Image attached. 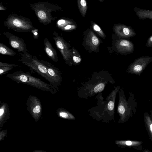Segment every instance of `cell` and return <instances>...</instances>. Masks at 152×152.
<instances>
[{
    "label": "cell",
    "instance_id": "cell-1",
    "mask_svg": "<svg viewBox=\"0 0 152 152\" xmlns=\"http://www.w3.org/2000/svg\"><path fill=\"white\" fill-rule=\"evenodd\" d=\"M120 89L117 86L107 97L105 101L100 93L96 97L97 99L96 106L89 109V115L98 121L108 123L114 120L115 106L117 94Z\"/></svg>",
    "mask_w": 152,
    "mask_h": 152
},
{
    "label": "cell",
    "instance_id": "cell-2",
    "mask_svg": "<svg viewBox=\"0 0 152 152\" xmlns=\"http://www.w3.org/2000/svg\"><path fill=\"white\" fill-rule=\"evenodd\" d=\"M18 61L28 67L32 72H36L44 78L57 91L61 84L48 73L45 65L35 56H32L28 52L19 54Z\"/></svg>",
    "mask_w": 152,
    "mask_h": 152
},
{
    "label": "cell",
    "instance_id": "cell-3",
    "mask_svg": "<svg viewBox=\"0 0 152 152\" xmlns=\"http://www.w3.org/2000/svg\"><path fill=\"white\" fill-rule=\"evenodd\" d=\"M6 77L17 83L30 86L53 94L57 91L50 84L47 83L41 79L32 76L30 72H25L19 69L7 74Z\"/></svg>",
    "mask_w": 152,
    "mask_h": 152
},
{
    "label": "cell",
    "instance_id": "cell-4",
    "mask_svg": "<svg viewBox=\"0 0 152 152\" xmlns=\"http://www.w3.org/2000/svg\"><path fill=\"white\" fill-rule=\"evenodd\" d=\"M119 101L117 106V113L120 118L119 123H123L127 121L135 114L136 111L137 103L133 94L129 93V96L127 100L123 88L118 91Z\"/></svg>",
    "mask_w": 152,
    "mask_h": 152
},
{
    "label": "cell",
    "instance_id": "cell-5",
    "mask_svg": "<svg viewBox=\"0 0 152 152\" xmlns=\"http://www.w3.org/2000/svg\"><path fill=\"white\" fill-rule=\"evenodd\" d=\"M152 61V57L143 56L135 59L128 66L127 72L140 75L147 65Z\"/></svg>",
    "mask_w": 152,
    "mask_h": 152
},
{
    "label": "cell",
    "instance_id": "cell-6",
    "mask_svg": "<svg viewBox=\"0 0 152 152\" xmlns=\"http://www.w3.org/2000/svg\"><path fill=\"white\" fill-rule=\"evenodd\" d=\"M53 39L57 48L60 52L62 57L67 64L68 63L72 56V52L69 49V44L62 36L56 32L53 34Z\"/></svg>",
    "mask_w": 152,
    "mask_h": 152
},
{
    "label": "cell",
    "instance_id": "cell-7",
    "mask_svg": "<svg viewBox=\"0 0 152 152\" xmlns=\"http://www.w3.org/2000/svg\"><path fill=\"white\" fill-rule=\"evenodd\" d=\"M27 110L36 121L40 118L42 114V107L39 99L37 97L30 96L26 103Z\"/></svg>",
    "mask_w": 152,
    "mask_h": 152
},
{
    "label": "cell",
    "instance_id": "cell-8",
    "mask_svg": "<svg viewBox=\"0 0 152 152\" xmlns=\"http://www.w3.org/2000/svg\"><path fill=\"white\" fill-rule=\"evenodd\" d=\"M9 40V44L17 51L26 53L28 52L26 45L23 39L9 32L3 33Z\"/></svg>",
    "mask_w": 152,
    "mask_h": 152
},
{
    "label": "cell",
    "instance_id": "cell-9",
    "mask_svg": "<svg viewBox=\"0 0 152 152\" xmlns=\"http://www.w3.org/2000/svg\"><path fill=\"white\" fill-rule=\"evenodd\" d=\"M113 29L115 33L120 37L129 38L136 35L132 28L122 24H114Z\"/></svg>",
    "mask_w": 152,
    "mask_h": 152
},
{
    "label": "cell",
    "instance_id": "cell-10",
    "mask_svg": "<svg viewBox=\"0 0 152 152\" xmlns=\"http://www.w3.org/2000/svg\"><path fill=\"white\" fill-rule=\"evenodd\" d=\"M116 46L118 51L122 54H130L133 53L134 50L133 43L131 41L125 39L117 40Z\"/></svg>",
    "mask_w": 152,
    "mask_h": 152
},
{
    "label": "cell",
    "instance_id": "cell-11",
    "mask_svg": "<svg viewBox=\"0 0 152 152\" xmlns=\"http://www.w3.org/2000/svg\"><path fill=\"white\" fill-rule=\"evenodd\" d=\"M40 61L46 67L48 74L61 84L62 80V73L59 69L47 61L42 60Z\"/></svg>",
    "mask_w": 152,
    "mask_h": 152
},
{
    "label": "cell",
    "instance_id": "cell-12",
    "mask_svg": "<svg viewBox=\"0 0 152 152\" xmlns=\"http://www.w3.org/2000/svg\"><path fill=\"white\" fill-rule=\"evenodd\" d=\"M44 50L48 56L52 61L57 62L58 61L57 53L56 49L48 39L45 38L43 39Z\"/></svg>",
    "mask_w": 152,
    "mask_h": 152
},
{
    "label": "cell",
    "instance_id": "cell-13",
    "mask_svg": "<svg viewBox=\"0 0 152 152\" xmlns=\"http://www.w3.org/2000/svg\"><path fill=\"white\" fill-rule=\"evenodd\" d=\"M87 32L86 40V44L92 50H95L99 45V40L91 29H88Z\"/></svg>",
    "mask_w": 152,
    "mask_h": 152
},
{
    "label": "cell",
    "instance_id": "cell-14",
    "mask_svg": "<svg viewBox=\"0 0 152 152\" xmlns=\"http://www.w3.org/2000/svg\"><path fill=\"white\" fill-rule=\"evenodd\" d=\"M115 143L122 147H131L138 150H142V142L141 141L131 140H117Z\"/></svg>",
    "mask_w": 152,
    "mask_h": 152
},
{
    "label": "cell",
    "instance_id": "cell-15",
    "mask_svg": "<svg viewBox=\"0 0 152 152\" xmlns=\"http://www.w3.org/2000/svg\"><path fill=\"white\" fill-rule=\"evenodd\" d=\"M10 111L8 105L3 103L1 105L0 108V126H3L4 124L9 118Z\"/></svg>",
    "mask_w": 152,
    "mask_h": 152
},
{
    "label": "cell",
    "instance_id": "cell-16",
    "mask_svg": "<svg viewBox=\"0 0 152 152\" xmlns=\"http://www.w3.org/2000/svg\"><path fill=\"white\" fill-rule=\"evenodd\" d=\"M133 10L139 19L147 18L152 20V10L141 9L136 7Z\"/></svg>",
    "mask_w": 152,
    "mask_h": 152
},
{
    "label": "cell",
    "instance_id": "cell-17",
    "mask_svg": "<svg viewBox=\"0 0 152 152\" xmlns=\"http://www.w3.org/2000/svg\"><path fill=\"white\" fill-rule=\"evenodd\" d=\"M145 127L150 139L152 141V120L149 113L146 112L144 114Z\"/></svg>",
    "mask_w": 152,
    "mask_h": 152
},
{
    "label": "cell",
    "instance_id": "cell-18",
    "mask_svg": "<svg viewBox=\"0 0 152 152\" xmlns=\"http://www.w3.org/2000/svg\"><path fill=\"white\" fill-rule=\"evenodd\" d=\"M0 53L11 56H14L17 54L15 51L1 42L0 43Z\"/></svg>",
    "mask_w": 152,
    "mask_h": 152
},
{
    "label": "cell",
    "instance_id": "cell-19",
    "mask_svg": "<svg viewBox=\"0 0 152 152\" xmlns=\"http://www.w3.org/2000/svg\"><path fill=\"white\" fill-rule=\"evenodd\" d=\"M57 113L58 116L61 118L71 120L75 119L73 115L65 109H58L57 110Z\"/></svg>",
    "mask_w": 152,
    "mask_h": 152
},
{
    "label": "cell",
    "instance_id": "cell-20",
    "mask_svg": "<svg viewBox=\"0 0 152 152\" xmlns=\"http://www.w3.org/2000/svg\"><path fill=\"white\" fill-rule=\"evenodd\" d=\"M77 5L81 15L83 18L85 17L88 9L86 0H77Z\"/></svg>",
    "mask_w": 152,
    "mask_h": 152
},
{
    "label": "cell",
    "instance_id": "cell-21",
    "mask_svg": "<svg viewBox=\"0 0 152 152\" xmlns=\"http://www.w3.org/2000/svg\"><path fill=\"white\" fill-rule=\"evenodd\" d=\"M91 25L93 30L96 32L101 37L104 38L105 35L101 28L96 23L93 21H91Z\"/></svg>",
    "mask_w": 152,
    "mask_h": 152
},
{
    "label": "cell",
    "instance_id": "cell-22",
    "mask_svg": "<svg viewBox=\"0 0 152 152\" xmlns=\"http://www.w3.org/2000/svg\"><path fill=\"white\" fill-rule=\"evenodd\" d=\"M13 67H10L5 66H0V75H3L7 73L8 71H10Z\"/></svg>",
    "mask_w": 152,
    "mask_h": 152
},
{
    "label": "cell",
    "instance_id": "cell-23",
    "mask_svg": "<svg viewBox=\"0 0 152 152\" xmlns=\"http://www.w3.org/2000/svg\"><path fill=\"white\" fill-rule=\"evenodd\" d=\"M77 27L76 24L68 25L61 29L64 30H70L75 29Z\"/></svg>",
    "mask_w": 152,
    "mask_h": 152
},
{
    "label": "cell",
    "instance_id": "cell-24",
    "mask_svg": "<svg viewBox=\"0 0 152 152\" xmlns=\"http://www.w3.org/2000/svg\"><path fill=\"white\" fill-rule=\"evenodd\" d=\"M5 66L10 67H16L20 66L18 65H17L13 64L8 63L4 62H2L1 61L0 62V66Z\"/></svg>",
    "mask_w": 152,
    "mask_h": 152
},
{
    "label": "cell",
    "instance_id": "cell-25",
    "mask_svg": "<svg viewBox=\"0 0 152 152\" xmlns=\"http://www.w3.org/2000/svg\"><path fill=\"white\" fill-rule=\"evenodd\" d=\"M145 46L147 48L152 47V35L148 38Z\"/></svg>",
    "mask_w": 152,
    "mask_h": 152
},
{
    "label": "cell",
    "instance_id": "cell-26",
    "mask_svg": "<svg viewBox=\"0 0 152 152\" xmlns=\"http://www.w3.org/2000/svg\"><path fill=\"white\" fill-rule=\"evenodd\" d=\"M73 59L74 61L76 63H79L81 60V58L76 55L73 56Z\"/></svg>",
    "mask_w": 152,
    "mask_h": 152
},
{
    "label": "cell",
    "instance_id": "cell-27",
    "mask_svg": "<svg viewBox=\"0 0 152 152\" xmlns=\"http://www.w3.org/2000/svg\"><path fill=\"white\" fill-rule=\"evenodd\" d=\"M7 131L5 130L2 131L0 132V140H1V139L4 138L5 136V134L7 133Z\"/></svg>",
    "mask_w": 152,
    "mask_h": 152
},
{
    "label": "cell",
    "instance_id": "cell-28",
    "mask_svg": "<svg viewBox=\"0 0 152 152\" xmlns=\"http://www.w3.org/2000/svg\"><path fill=\"white\" fill-rule=\"evenodd\" d=\"M152 120V110L150 111V114H149Z\"/></svg>",
    "mask_w": 152,
    "mask_h": 152
},
{
    "label": "cell",
    "instance_id": "cell-29",
    "mask_svg": "<svg viewBox=\"0 0 152 152\" xmlns=\"http://www.w3.org/2000/svg\"><path fill=\"white\" fill-rule=\"evenodd\" d=\"M98 1H100L101 2H104V0H98Z\"/></svg>",
    "mask_w": 152,
    "mask_h": 152
}]
</instances>
